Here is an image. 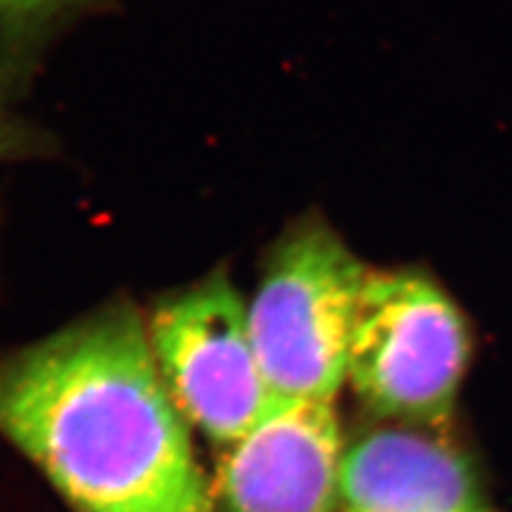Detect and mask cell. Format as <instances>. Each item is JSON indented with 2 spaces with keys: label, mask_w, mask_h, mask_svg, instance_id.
Masks as SVG:
<instances>
[{
  "label": "cell",
  "mask_w": 512,
  "mask_h": 512,
  "mask_svg": "<svg viewBox=\"0 0 512 512\" xmlns=\"http://www.w3.org/2000/svg\"><path fill=\"white\" fill-rule=\"evenodd\" d=\"M468 359V327L434 280L370 269L346 363L363 406L384 419L438 425L453 412Z\"/></svg>",
  "instance_id": "obj_3"
},
{
  "label": "cell",
  "mask_w": 512,
  "mask_h": 512,
  "mask_svg": "<svg viewBox=\"0 0 512 512\" xmlns=\"http://www.w3.org/2000/svg\"><path fill=\"white\" fill-rule=\"evenodd\" d=\"M350 512H489L470 461L419 429H378L342 461Z\"/></svg>",
  "instance_id": "obj_6"
},
{
  "label": "cell",
  "mask_w": 512,
  "mask_h": 512,
  "mask_svg": "<svg viewBox=\"0 0 512 512\" xmlns=\"http://www.w3.org/2000/svg\"><path fill=\"white\" fill-rule=\"evenodd\" d=\"M148 335L175 406L210 440L233 446L280 404L256 357L248 306L224 274L158 303Z\"/></svg>",
  "instance_id": "obj_4"
},
{
  "label": "cell",
  "mask_w": 512,
  "mask_h": 512,
  "mask_svg": "<svg viewBox=\"0 0 512 512\" xmlns=\"http://www.w3.org/2000/svg\"><path fill=\"white\" fill-rule=\"evenodd\" d=\"M86 0H0V18L32 20L50 18L60 11L84 5Z\"/></svg>",
  "instance_id": "obj_7"
},
{
  "label": "cell",
  "mask_w": 512,
  "mask_h": 512,
  "mask_svg": "<svg viewBox=\"0 0 512 512\" xmlns=\"http://www.w3.org/2000/svg\"><path fill=\"white\" fill-rule=\"evenodd\" d=\"M13 146H15L13 128H11L9 120H5L3 111H0V156L7 154L9 150H13Z\"/></svg>",
  "instance_id": "obj_8"
},
{
  "label": "cell",
  "mask_w": 512,
  "mask_h": 512,
  "mask_svg": "<svg viewBox=\"0 0 512 512\" xmlns=\"http://www.w3.org/2000/svg\"><path fill=\"white\" fill-rule=\"evenodd\" d=\"M348 512H350V510H348Z\"/></svg>",
  "instance_id": "obj_9"
},
{
  "label": "cell",
  "mask_w": 512,
  "mask_h": 512,
  "mask_svg": "<svg viewBox=\"0 0 512 512\" xmlns=\"http://www.w3.org/2000/svg\"><path fill=\"white\" fill-rule=\"evenodd\" d=\"M342 440L333 402H280L224 457L218 495L227 512H335Z\"/></svg>",
  "instance_id": "obj_5"
},
{
  "label": "cell",
  "mask_w": 512,
  "mask_h": 512,
  "mask_svg": "<svg viewBox=\"0 0 512 512\" xmlns=\"http://www.w3.org/2000/svg\"><path fill=\"white\" fill-rule=\"evenodd\" d=\"M0 434L77 512H214L133 310H105L0 363Z\"/></svg>",
  "instance_id": "obj_1"
},
{
  "label": "cell",
  "mask_w": 512,
  "mask_h": 512,
  "mask_svg": "<svg viewBox=\"0 0 512 512\" xmlns=\"http://www.w3.org/2000/svg\"><path fill=\"white\" fill-rule=\"evenodd\" d=\"M367 269L316 212L295 220L271 248L248 325L278 402H333L346 380Z\"/></svg>",
  "instance_id": "obj_2"
}]
</instances>
